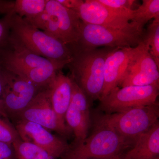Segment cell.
Returning a JSON list of instances; mask_svg holds the SVG:
<instances>
[{
    "mask_svg": "<svg viewBox=\"0 0 159 159\" xmlns=\"http://www.w3.org/2000/svg\"><path fill=\"white\" fill-rule=\"evenodd\" d=\"M16 119L34 122L62 135H69L72 132L61 123L54 112L47 87L40 91Z\"/></svg>",
    "mask_w": 159,
    "mask_h": 159,
    "instance_id": "9c48e42d",
    "label": "cell"
},
{
    "mask_svg": "<svg viewBox=\"0 0 159 159\" xmlns=\"http://www.w3.org/2000/svg\"><path fill=\"white\" fill-rule=\"evenodd\" d=\"M0 159H16L12 145L0 142Z\"/></svg>",
    "mask_w": 159,
    "mask_h": 159,
    "instance_id": "d4e9b609",
    "label": "cell"
},
{
    "mask_svg": "<svg viewBox=\"0 0 159 159\" xmlns=\"http://www.w3.org/2000/svg\"><path fill=\"white\" fill-rule=\"evenodd\" d=\"M13 11L6 14L4 20L0 21V42L7 40L10 37L11 19Z\"/></svg>",
    "mask_w": 159,
    "mask_h": 159,
    "instance_id": "cb8c5ba5",
    "label": "cell"
},
{
    "mask_svg": "<svg viewBox=\"0 0 159 159\" xmlns=\"http://www.w3.org/2000/svg\"><path fill=\"white\" fill-rule=\"evenodd\" d=\"M159 84L117 87L100 100L99 108L107 114L118 112L138 107L151 105L157 102Z\"/></svg>",
    "mask_w": 159,
    "mask_h": 159,
    "instance_id": "52a82bcc",
    "label": "cell"
},
{
    "mask_svg": "<svg viewBox=\"0 0 159 159\" xmlns=\"http://www.w3.org/2000/svg\"><path fill=\"white\" fill-rule=\"evenodd\" d=\"M73 94L66 112L65 121L74 133L75 145L87 138L91 120L88 98L73 80Z\"/></svg>",
    "mask_w": 159,
    "mask_h": 159,
    "instance_id": "8fae6325",
    "label": "cell"
},
{
    "mask_svg": "<svg viewBox=\"0 0 159 159\" xmlns=\"http://www.w3.org/2000/svg\"><path fill=\"white\" fill-rule=\"evenodd\" d=\"M2 78V90L1 100L7 117L16 119L39 93L43 89L29 80L7 70Z\"/></svg>",
    "mask_w": 159,
    "mask_h": 159,
    "instance_id": "8992f818",
    "label": "cell"
},
{
    "mask_svg": "<svg viewBox=\"0 0 159 159\" xmlns=\"http://www.w3.org/2000/svg\"><path fill=\"white\" fill-rule=\"evenodd\" d=\"M159 116V104L157 102L151 105L99 116L96 123L108 126L135 143L140 135L158 121Z\"/></svg>",
    "mask_w": 159,
    "mask_h": 159,
    "instance_id": "277c9868",
    "label": "cell"
},
{
    "mask_svg": "<svg viewBox=\"0 0 159 159\" xmlns=\"http://www.w3.org/2000/svg\"><path fill=\"white\" fill-rule=\"evenodd\" d=\"M20 139L15 127L7 119L0 117V142L12 145Z\"/></svg>",
    "mask_w": 159,
    "mask_h": 159,
    "instance_id": "603a6c76",
    "label": "cell"
},
{
    "mask_svg": "<svg viewBox=\"0 0 159 159\" xmlns=\"http://www.w3.org/2000/svg\"><path fill=\"white\" fill-rule=\"evenodd\" d=\"M159 68L144 41L134 48L119 85L144 86L159 84Z\"/></svg>",
    "mask_w": 159,
    "mask_h": 159,
    "instance_id": "ba28073f",
    "label": "cell"
},
{
    "mask_svg": "<svg viewBox=\"0 0 159 159\" xmlns=\"http://www.w3.org/2000/svg\"><path fill=\"white\" fill-rule=\"evenodd\" d=\"M10 36L32 53L50 60L70 62L72 59L69 46L36 29L14 12Z\"/></svg>",
    "mask_w": 159,
    "mask_h": 159,
    "instance_id": "7a4b0ae2",
    "label": "cell"
},
{
    "mask_svg": "<svg viewBox=\"0 0 159 159\" xmlns=\"http://www.w3.org/2000/svg\"><path fill=\"white\" fill-rule=\"evenodd\" d=\"M144 29L136 25L125 29L107 28L81 22L80 35L76 44L84 48L99 47L135 48L144 39Z\"/></svg>",
    "mask_w": 159,
    "mask_h": 159,
    "instance_id": "5b68a950",
    "label": "cell"
},
{
    "mask_svg": "<svg viewBox=\"0 0 159 159\" xmlns=\"http://www.w3.org/2000/svg\"><path fill=\"white\" fill-rule=\"evenodd\" d=\"M134 144L110 127L96 123L92 134L70 148L61 159H110L122 154L123 151Z\"/></svg>",
    "mask_w": 159,
    "mask_h": 159,
    "instance_id": "3957f363",
    "label": "cell"
},
{
    "mask_svg": "<svg viewBox=\"0 0 159 159\" xmlns=\"http://www.w3.org/2000/svg\"><path fill=\"white\" fill-rule=\"evenodd\" d=\"M102 5L108 7L117 13L132 19L134 9H132L135 1L130 0H98Z\"/></svg>",
    "mask_w": 159,
    "mask_h": 159,
    "instance_id": "7402d4cb",
    "label": "cell"
},
{
    "mask_svg": "<svg viewBox=\"0 0 159 159\" xmlns=\"http://www.w3.org/2000/svg\"><path fill=\"white\" fill-rule=\"evenodd\" d=\"M9 50L5 57L7 70L15 73L23 70L50 65L55 62L34 54L10 36Z\"/></svg>",
    "mask_w": 159,
    "mask_h": 159,
    "instance_id": "9a60e30c",
    "label": "cell"
},
{
    "mask_svg": "<svg viewBox=\"0 0 159 159\" xmlns=\"http://www.w3.org/2000/svg\"><path fill=\"white\" fill-rule=\"evenodd\" d=\"M2 78L0 77V117L8 119V117L3 111L2 107V102H1V97L2 95Z\"/></svg>",
    "mask_w": 159,
    "mask_h": 159,
    "instance_id": "4316f807",
    "label": "cell"
},
{
    "mask_svg": "<svg viewBox=\"0 0 159 159\" xmlns=\"http://www.w3.org/2000/svg\"><path fill=\"white\" fill-rule=\"evenodd\" d=\"M134 48H115L107 54L104 63V88L100 101L120 84Z\"/></svg>",
    "mask_w": 159,
    "mask_h": 159,
    "instance_id": "5bb4252c",
    "label": "cell"
},
{
    "mask_svg": "<svg viewBox=\"0 0 159 159\" xmlns=\"http://www.w3.org/2000/svg\"><path fill=\"white\" fill-rule=\"evenodd\" d=\"M57 1L66 8L74 11L83 2L82 0H57Z\"/></svg>",
    "mask_w": 159,
    "mask_h": 159,
    "instance_id": "484cf974",
    "label": "cell"
},
{
    "mask_svg": "<svg viewBox=\"0 0 159 159\" xmlns=\"http://www.w3.org/2000/svg\"><path fill=\"white\" fill-rule=\"evenodd\" d=\"M52 108L63 125L67 126L65 115L68 108L73 91V80L59 71L47 87Z\"/></svg>",
    "mask_w": 159,
    "mask_h": 159,
    "instance_id": "2e32d148",
    "label": "cell"
},
{
    "mask_svg": "<svg viewBox=\"0 0 159 159\" xmlns=\"http://www.w3.org/2000/svg\"><path fill=\"white\" fill-rule=\"evenodd\" d=\"M69 48L72 59L66 66L70 70V77L88 98L100 100L104 88L106 58L114 48H84L77 44Z\"/></svg>",
    "mask_w": 159,
    "mask_h": 159,
    "instance_id": "6da1fadb",
    "label": "cell"
},
{
    "mask_svg": "<svg viewBox=\"0 0 159 159\" xmlns=\"http://www.w3.org/2000/svg\"><path fill=\"white\" fill-rule=\"evenodd\" d=\"M15 127L22 140L37 145L56 159L62 157L71 148L64 140L34 122L18 120Z\"/></svg>",
    "mask_w": 159,
    "mask_h": 159,
    "instance_id": "30bf717a",
    "label": "cell"
},
{
    "mask_svg": "<svg viewBox=\"0 0 159 159\" xmlns=\"http://www.w3.org/2000/svg\"><path fill=\"white\" fill-rule=\"evenodd\" d=\"M74 11L83 23L118 29H128L138 25L120 15L98 0H85Z\"/></svg>",
    "mask_w": 159,
    "mask_h": 159,
    "instance_id": "7c38bea8",
    "label": "cell"
},
{
    "mask_svg": "<svg viewBox=\"0 0 159 159\" xmlns=\"http://www.w3.org/2000/svg\"><path fill=\"white\" fill-rule=\"evenodd\" d=\"M47 0H16L13 11L26 20L36 17L45 10Z\"/></svg>",
    "mask_w": 159,
    "mask_h": 159,
    "instance_id": "ac0fdd59",
    "label": "cell"
},
{
    "mask_svg": "<svg viewBox=\"0 0 159 159\" xmlns=\"http://www.w3.org/2000/svg\"><path fill=\"white\" fill-rule=\"evenodd\" d=\"M159 123L157 122L136 140L122 159H159Z\"/></svg>",
    "mask_w": 159,
    "mask_h": 159,
    "instance_id": "e0dca14e",
    "label": "cell"
},
{
    "mask_svg": "<svg viewBox=\"0 0 159 159\" xmlns=\"http://www.w3.org/2000/svg\"><path fill=\"white\" fill-rule=\"evenodd\" d=\"M143 41L149 47V53L159 68V17L153 19L149 24Z\"/></svg>",
    "mask_w": 159,
    "mask_h": 159,
    "instance_id": "44dd1931",
    "label": "cell"
},
{
    "mask_svg": "<svg viewBox=\"0 0 159 159\" xmlns=\"http://www.w3.org/2000/svg\"><path fill=\"white\" fill-rule=\"evenodd\" d=\"M12 145L16 159H56L42 148L21 139Z\"/></svg>",
    "mask_w": 159,
    "mask_h": 159,
    "instance_id": "ffe728a7",
    "label": "cell"
},
{
    "mask_svg": "<svg viewBox=\"0 0 159 159\" xmlns=\"http://www.w3.org/2000/svg\"><path fill=\"white\" fill-rule=\"evenodd\" d=\"M45 9L54 20L57 39L68 46L77 44L82 21L77 12L66 8L57 0H47Z\"/></svg>",
    "mask_w": 159,
    "mask_h": 159,
    "instance_id": "4fadbf2b",
    "label": "cell"
},
{
    "mask_svg": "<svg viewBox=\"0 0 159 159\" xmlns=\"http://www.w3.org/2000/svg\"><path fill=\"white\" fill-rule=\"evenodd\" d=\"M123 155L121 154L117 156L108 159H122L123 157Z\"/></svg>",
    "mask_w": 159,
    "mask_h": 159,
    "instance_id": "83f0119b",
    "label": "cell"
},
{
    "mask_svg": "<svg viewBox=\"0 0 159 159\" xmlns=\"http://www.w3.org/2000/svg\"><path fill=\"white\" fill-rule=\"evenodd\" d=\"M159 17V0H143L138 9H134L131 21L144 29L151 20Z\"/></svg>",
    "mask_w": 159,
    "mask_h": 159,
    "instance_id": "d6986e66",
    "label": "cell"
}]
</instances>
